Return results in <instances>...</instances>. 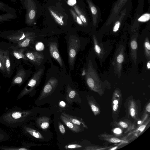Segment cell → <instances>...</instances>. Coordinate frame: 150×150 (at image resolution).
<instances>
[{
	"label": "cell",
	"mask_w": 150,
	"mask_h": 150,
	"mask_svg": "<svg viewBox=\"0 0 150 150\" xmlns=\"http://www.w3.org/2000/svg\"><path fill=\"white\" fill-rule=\"evenodd\" d=\"M33 112L31 110H22L20 107H14L0 116V123L9 127H19L28 121Z\"/></svg>",
	"instance_id": "obj_1"
},
{
	"label": "cell",
	"mask_w": 150,
	"mask_h": 150,
	"mask_svg": "<svg viewBox=\"0 0 150 150\" xmlns=\"http://www.w3.org/2000/svg\"><path fill=\"white\" fill-rule=\"evenodd\" d=\"M23 8L26 10L25 23L28 26L34 25L36 20L37 9L35 0H21Z\"/></svg>",
	"instance_id": "obj_2"
},
{
	"label": "cell",
	"mask_w": 150,
	"mask_h": 150,
	"mask_svg": "<svg viewBox=\"0 0 150 150\" xmlns=\"http://www.w3.org/2000/svg\"><path fill=\"white\" fill-rule=\"evenodd\" d=\"M0 35L5 37L9 41L17 44L27 37L35 34L28 28H24L16 30L5 31L1 33Z\"/></svg>",
	"instance_id": "obj_3"
},
{
	"label": "cell",
	"mask_w": 150,
	"mask_h": 150,
	"mask_svg": "<svg viewBox=\"0 0 150 150\" xmlns=\"http://www.w3.org/2000/svg\"><path fill=\"white\" fill-rule=\"evenodd\" d=\"M44 72V69L40 68L37 70L27 82L25 86L18 95L17 99H21L25 95L32 96V92L38 84Z\"/></svg>",
	"instance_id": "obj_4"
},
{
	"label": "cell",
	"mask_w": 150,
	"mask_h": 150,
	"mask_svg": "<svg viewBox=\"0 0 150 150\" xmlns=\"http://www.w3.org/2000/svg\"><path fill=\"white\" fill-rule=\"evenodd\" d=\"M80 47L79 41L77 39L71 36L68 43V54L69 64L70 66L74 64L78 49Z\"/></svg>",
	"instance_id": "obj_5"
},
{
	"label": "cell",
	"mask_w": 150,
	"mask_h": 150,
	"mask_svg": "<svg viewBox=\"0 0 150 150\" xmlns=\"http://www.w3.org/2000/svg\"><path fill=\"white\" fill-rule=\"evenodd\" d=\"M58 80L54 77L50 78L44 86L41 93L39 99L49 96L54 91L58 84Z\"/></svg>",
	"instance_id": "obj_6"
},
{
	"label": "cell",
	"mask_w": 150,
	"mask_h": 150,
	"mask_svg": "<svg viewBox=\"0 0 150 150\" xmlns=\"http://www.w3.org/2000/svg\"><path fill=\"white\" fill-rule=\"evenodd\" d=\"M24 54L29 61L36 65H40L44 59L43 54L37 52L27 51Z\"/></svg>",
	"instance_id": "obj_7"
},
{
	"label": "cell",
	"mask_w": 150,
	"mask_h": 150,
	"mask_svg": "<svg viewBox=\"0 0 150 150\" xmlns=\"http://www.w3.org/2000/svg\"><path fill=\"white\" fill-rule=\"evenodd\" d=\"M26 73L25 71L23 69H18L15 76L13 78L11 83V86L18 85L21 86L25 81Z\"/></svg>",
	"instance_id": "obj_8"
},
{
	"label": "cell",
	"mask_w": 150,
	"mask_h": 150,
	"mask_svg": "<svg viewBox=\"0 0 150 150\" xmlns=\"http://www.w3.org/2000/svg\"><path fill=\"white\" fill-rule=\"evenodd\" d=\"M49 47L51 56L58 62L61 67H63V63L58 51L57 43L55 42L50 43Z\"/></svg>",
	"instance_id": "obj_9"
},
{
	"label": "cell",
	"mask_w": 150,
	"mask_h": 150,
	"mask_svg": "<svg viewBox=\"0 0 150 150\" xmlns=\"http://www.w3.org/2000/svg\"><path fill=\"white\" fill-rule=\"evenodd\" d=\"M67 93L65 99L68 103H72L78 101L79 97L78 93L75 90L71 88L69 85L67 87Z\"/></svg>",
	"instance_id": "obj_10"
},
{
	"label": "cell",
	"mask_w": 150,
	"mask_h": 150,
	"mask_svg": "<svg viewBox=\"0 0 150 150\" xmlns=\"http://www.w3.org/2000/svg\"><path fill=\"white\" fill-rule=\"evenodd\" d=\"M11 48L12 50L11 54L17 59L29 61L24 54L25 50V48H18L13 46L11 47Z\"/></svg>",
	"instance_id": "obj_11"
},
{
	"label": "cell",
	"mask_w": 150,
	"mask_h": 150,
	"mask_svg": "<svg viewBox=\"0 0 150 150\" xmlns=\"http://www.w3.org/2000/svg\"><path fill=\"white\" fill-rule=\"evenodd\" d=\"M21 127L24 133L37 139H44V137L40 133L29 126L24 124Z\"/></svg>",
	"instance_id": "obj_12"
},
{
	"label": "cell",
	"mask_w": 150,
	"mask_h": 150,
	"mask_svg": "<svg viewBox=\"0 0 150 150\" xmlns=\"http://www.w3.org/2000/svg\"><path fill=\"white\" fill-rule=\"evenodd\" d=\"M60 118L65 125L72 131L76 133L81 131L80 127L78 125L73 123L63 115H61Z\"/></svg>",
	"instance_id": "obj_13"
},
{
	"label": "cell",
	"mask_w": 150,
	"mask_h": 150,
	"mask_svg": "<svg viewBox=\"0 0 150 150\" xmlns=\"http://www.w3.org/2000/svg\"><path fill=\"white\" fill-rule=\"evenodd\" d=\"M4 62L6 74L9 75L11 72V66L9 53L8 50L3 51Z\"/></svg>",
	"instance_id": "obj_14"
},
{
	"label": "cell",
	"mask_w": 150,
	"mask_h": 150,
	"mask_svg": "<svg viewBox=\"0 0 150 150\" xmlns=\"http://www.w3.org/2000/svg\"><path fill=\"white\" fill-rule=\"evenodd\" d=\"M50 120L48 117H41L37 119L36 123L40 128L42 129H46L49 127Z\"/></svg>",
	"instance_id": "obj_15"
},
{
	"label": "cell",
	"mask_w": 150,
	"mask_h": 150,
	"mask_svg": "<svg viewBox=\"0 0 150 150\" xmlns=\"http://www.w3.org/2000/svg\"><path fill=\"white\" fill-rule=\"evenodd\" d=\"M34 39V35L27 37L17 44L16 47L18 48H25L29 46Z\"/></svg>",
	"instance_id": "obj_16"
},
{
	"label": "cell",
	"mask_w": 150,
	"mask_h": 150,
	"mask_svg": "<svg viewBox=\"0 0 150 150\" xmlns=\"http://www.w3.org/2000/svg\"><path fill=\"white\" fill-rule=\"evenodd\" d=\"M0 10L7 13L16 14V11L15 9L1 1H0Z\"/></svg>",
	"instance_id": "obj_17"
},
{
	"label": "cell",
	"mask_w": 150,
	"mask_h": 150,
	"mask_svg": "<svg viewBox=\"0 0 150 150\" xmlns=\"http://www.w3.org/2000/svg\"><path fill=\"white\" fill-rule=\"evenodd\" d=\"M49 11L51 15L56 22L60 25H64V22L62 17L57 12L54 10L50 8Z\"/></svg>",
	"instance_id": "obj_18"
},
{
	"label": "cell",
	"mask_w": 150,
	"mask_h": 150,
	"mask_svg": "<svg viewBox=\"0 0 150 150\" xmlns=\"http://www.w3.org/2000/svg\"><path fill=\"white\" fill-rule=\"evenodd\" d=\"M62 114L73 123L78 125H82L84 126H85L83 122L81 121L80 118L68 114L65 112H62Z\"/></svg>",
	"instance_id": "obj_19"
},
{
	"label": "cell",
	"mask_w": 150,
	"mask_h": 150,
	"mask_svg": "<svg viewBox=\"0 0 150 150\" xmlns=\"http://www.w3.org/2000/svg\"><path fill=\"white\" fill-rule=\"evenodd\" d=\"M17 17L16 14H12L7 13L0 15V25L2 23L10 21L15 19Z\"/></svg>",
	"instance_id": "obj_20"
},
{
	"label": "cell",
	"mask_w": 150,
	"mask_h": 150,
	"mask_svg": "<svg viewBox=\"0 0 150 150\" xmlns=\"http://www.w3.org/2000/svg\"><path fill=\"white\" fill-rule=\"evenodd\" d=\"M74 10L78 16L79 17L83 23L86 24L87 23V21L85 16L81 10L76 5L74 6Z\"/></svg>",
	"instance_id": "obj_21"
},
{
	"label": "cell",
	"mask_w": 150,
	"mask_h": 150,
	"mask_svg": "<svg viewBox=\"0 0 150 150\" xmlns=\"http://www.w3.org/2000/svg\"><path fill=\"white\" fill-rule=\"evenodd\" d=\"M0 150H29L30 149L25 146H0Z\"/></svg>",
	"instance_id": "obj_22"
},
{
	"label": "cell",
	"mask_w": 150,
	"mask_h": 150,
	"mask_svg": "<svg viewBox=\"0 0 150 150\" xmlns=\"http://www.w3.org/2000/svg\"><path fill=\"white\" fill-rule=\"evenodd\" d=\"M70 13L76 22L80 25H82L83 24L81 20L73 9H70Z\"/></svg>",
	"instance_id": "obj_23"
},
{
	"label": "cell",
	"mask_w": 150,
	"mask_h": 150,
	"mask_svg": "<svg viewBox=\"0 0 150 150\" xmlns=\"http://www.w3.org/2000/svg\"><path fill=\"white\" fill-rule=\"evenodd\" d=\"M0 70L3 74H6L5 68L4 67L3 51L0 50Z\"/></svg>",
	"instance_id": "obj_24"
},
{
	"label": "cell",
	"mask_w": 150,
	"mask_h": 150,
	"mask_svg": "<svg viewBox=\"0 0 150 150\" xmlns=\"http://www.w3.org/2000/svg\"><path fill=\"white\" fill-rule=\"evenodd\" d=\"M9 138L8 134L4 130L0 128V142L7 140Z\"/></svg>",
	"instance_id": "obj_25"
},
{
	"label": "cell",
	"mask_w": 150,
	"mask_h": 150,
	"mask_svg": "<svg viewBox=\"0 0 150 150\" xmlns=\"http://www.w3.org/2000/svg\"><path fill=\"white\" fill-rule=\"evenodd\" d=\"M150 19V14L148 13H145L138 19V21L141 22H144L149 21Z\"/></svg>",
	"instance_id": "obj_26"
},
{
	"label": "cell",
	"mask_w": 150,
	"mask_h": 150,
	"mask_svg": "<svg viewBox=\"0 0 150 150\" xmlns=\"http://www.w3.org/2000/svg\"><path fill=\"white\" fill-rule=\"evenodd\" d=\"M82 146L80 145L74 144L66 145L64 148L66 149H74L80 148Z\"/></svg>",
	"instance_id": "obj_27"
},
{
	"label": "cell",
	"mask_w": 150,
	"mask_h": 150,
	"mask_svg": "<svg viewBox=\"0 0 150 150\" xmlns=\"http://www.w3.org/2000/svg\"><path fill=\"white\" fill-rule=\"evenodd\" d=\"M35 48L37 51H41L43 50L44 48L43 44L41 42L37 43L35 45Z\"/></svg>",
	"instance_id": "obj_28"
},
{
	"label": "cell",
	"mask_w": 150,
	"mask_h": 150,
	"mask_svg": "<svg viewBox=\"0 0 150 150\" xmlns=\"http://www.w3.org/2000/svg\"><path fill=\"white\" fill-rule=\"evenodd\" d=\"M87 83L88 86L91 88H93L94 86V82L93 79L90 77L87 79Z\"/></svg>",
	"instance_id": "obj_29"
},
{
	"label": "cell",
	"mask_w": 150,
	"mask_h": 150,
	"mask_svg": "<svg viewBox=\"0 0 150 150\" xmlns=\"http://www.w3.org/2000/svg\"><path fill=\"white\" fill-rule=\"evenodd\" d=\"M87 1L88 2L89 5H90V10L92 13L93 15L96 14L97 12V10L96 7L93 6L91 5L88 1Z\"/></svg>",
	"instance_id": "obj_30"
},
{
	"label": "cell",
	"mask_w": 150,
	"mask_h": 150,
	"mask_svg": "<svg viewBox=\"0 0 150 150\" xmlns=\"http://www.w3.org/2000/svg\"><path fill=\"white\" fill-rule=\"evenodd\" d=\"M59 127V131L62 134H64L65 133V129L63 125L60 122L58 123Z\"/></svg>",
	"instance_id": "obj_31"
},
{
	"label": "cell",
	"mask_w": 150,
	"mask_h": 150,
	"mask_svg": "<svg viewBox=\"0 0 150 150\" xmlns=\"http://www.w3.org/2000/svg\"><path fill=\"white\" fill-rule=\"evenodd\" d=\"M120 24V22L119 21H117L115 23L113 28V32H116L118 30Z\"/></svg>",
	"instance_id": "obj_32"
},
{
	"label": "cell",
	"mask_w": 150,
	"mask_h": 150,
	"mask_svg": "<svg viewBox=\"0 0 150 150\" xmlns=\"http://www.w3.org/2000/svg\"><path fill=\"white\" fill-rule=\"evenodd\" d=\"M131 46L132 48L133 49H136L137 47V42L134 40L132 41L131 43Z\"/></svg>",
	"instance_id": "obj_33"
},
{
	"label": "cell",
	"mask_w": 150,
	"mask_h": 150,
	"mask_svg": "<svg viewBox=\"0 0 150 150\" xmlns=\"http://www.w3.org/2000/svg\"><path fill=\"white\" fill-rule=\"evenodd\" d=\"M124 60V57L122 54L119 55L117 58V61L119 63H121Z\"/></svg>",
	"instance_id": "obj_34"
},
{
	"label": "cell",
	"mask_w": 150,
	"mask_h": 150,
	"mask_svg": "<svg viewBox=\"0 0 150 150\" xmlns=\"http://www.w3.org/2000/svg\"><path fill=\"white\" fill-rule=\"evenodd\" d=\"M110 141L112 143H118L120 142L121 140L117 138L113 137L111 138Z\"/></svg>",
	"instance_id": "obj_35"
},
{
	"label": "cell",
	"mask_w": 150,
	"mask_h": 150,
	"mask_svg": "<svg viewBox=\"0 0 150 150\" xmlns=\"http://www.w3.org/2000/svg\"><path fill=\"white\" fill-rule=\"evenodd\" d=\"M91 108L93 112H98V108L94 105L91 104Z\"/></svg>",
	"instance_id": "obj_36"
},
{
	"label": "cell",
	"mask_w": 150,
	"mask_h": 150,
	"mask_svg": "<svg viewBox=\"0 0 150 150\" xmlns=\"http://www.w3.org/2000/svg\"><path fill=\"white\" fill-rule=\"evenodd\" d=\"M95 50L96 52L98 53H100L101 51V49L99 46L97 45H96L95 46Z\"/></svg>",
	"instance_id": "obj_37"
},
{
	"label": "cell",
	"mask_w": 150,
	"mask_h": 150,
	"mask_svg": "<svg viewBox=\"0 0 150 150\" xmlns=\"http://www.w3.org/2000/svg\"><path fill=\"white\" fill-rule=\"evenodd\" d=\"M120 125L123 127L126 128L127 127L128 125L127 124L124 122H120Z\"/></svg>",
	"instance_id": "obj_38"
},
{
	"label": "cell",
	"mask_w": 150,
	"mask_h": 150,
	"mask_svg": "<svg viewBox=\"0 0 150 150\" xmlns=\"http://www.w3.org/2000/svg\"><path fill=\"white\" fill-rule=\"evenodd\" d=\"M114 132L117 134H120L121 133L122 131L120 129L116 128L114 130Z\"/></svg>",
	"instance_id": "obj_39"
},
{
	"label": "cell",
	"mask_w": 150,
	"mask_h": 150,
	"mask_svg": "<svg viewBox=\"0 0 150 150\" xmlns=\"http://www.w3.org/2000/svg\"><path fill=\"white\" fill-rule=\"evenodd\" d=\"M130 113L131 116L133 117L135 115V110L133 108H131L130 110Z\"/></svg>",
	"instance_id": "obj_40"
},
{
	"label": "cell",
	"mask_w": 150,
	"mask_h": 150,
	"mask_svg": "<svg viewBox=\"0 0 150 150\" xmlns=\"http://www.w3.org/2000/svg\"><path fill=\"white\" fill-rule=\"evenodd\" d=\"M59 105L61 107L64 108L66 104L64 101H62L60 102Z\"/></svg>",
	"instance_id": "obj_41"
},
{
	"label": "cell",
	"mask_w": 150,
	"mask_h": 150,
	"mask_svg": "<svg viewBox=\"0 0 150 150\" xmlns=\"http://www.w3.org/2000/svg\"><path fill=\"white\" fill-rule=\"evenodd\" d=\"M145 45L146 47L148 50H150V45L149 43L147 42H145Z\"/></svg>",
	"instance_id": "obj_42"
},
{
	"label": "cell",
	"mask_w": 150,
	"mask_h": 150,
	"mask_svg": "<svg viewBox=\"0 0 150 150\" xmlns=\"http://www.w3.org/2000/svg\"><path fill=\"white\" fill-rule=\"evenodd\" d=\"M145 125H142L140 126L138 128V130L140 131L141 132L143 131L145 128Z\"/></svg>",
	"instance_id": "obj_43"
},
{
	"label": "cell",
	"mask_w": 150,
	"mask_h": 150,
	"mask_svg": "<svg viewBox=\"0 0 150 150\" xmlns=\"http://www.w3.org/2000/svg\"><path fill=\"white\" fill-rule=\"evenodd\" d=\"M118 104H114L113 106V110L114 111H116L117 109L118 108Z\"/></svg>",
	"instance_id": "obj_44"
},
{
	"label": "cell",
	"mask_w": 150,
	"mask_h": 150,
	"mask_svg": "<svg viewBox=\"0 0 150 150\" xmlns=\"http://www.w3.org/2000/svg\"><path fill=\"white\" fill-rule=\"evenodd\" d=\"M146 109L149 112H150V103H149L146 107Z\"/></svg>",
	"instance_id": "obj_45"
},
{
	"label": "cell",
	"mask_w": 150,
	"mask_h": 150,
	"mask_svg": "<svg viewBox=\"0 0 150 150\" xmlns=\"http://www.w3.org/2000/svg\"><path fill=\"white\" fill-rule=\"evenodd\" d=\"M113 103L114 104H118V101L117 100H114L113 101Z\"/></svg>",
	"instance_id": "obj_46"
},
{
	"label": "cell",
	"mask_w": 150,
	"mask_h": 150,
	"mask_svg": "<svg viewBox=\"0 0 150 150\" xmlns=\"http://www.w3.org/2000/svg\"><path fill=\"white\" fill-rule=\"evenodd\" d=\"M147 67L148 69H149L150 67V62H149L147 63Z\"/></svg>",
	"instance_id": "obj_47"
},
{
	"label": "cell",
	"mask_w": 150,
	"mask_h": 150,
	"mask_svg": "<svg viewBox=\"0 0 150 150\" xmlns=\"http://www.w3.org/2000/svg\"><path fill=\"white\" fill-rule=\"evenodd\" d=\"M10 0L11 2H13V3L16 4V0Z\"/></svg>",
	"instance_id": "obj_48"
},
{
	"label": "cell",
	"mask_w": 150,
	"mask_h": 150,
	"mask_svg": "<svg viewBox=\"0 0 150 150\" xmlns=\"http://www.w3.org/2000/svg\"><path fill=\"white\" fill-rule=\"evenodd\" d=\"M117 147L116 146L115 147H113V148L110 149V150H113L115 149L116 148H117Z\"/></svg>",
	"instance_id": "obj_49"
},
{
	"label": "cell",
	"mask_w": 150,
	"mask_h": 150,
	"mask_svg": "<svg viewBox=\"0 0 150 150\" xmlns=\"http://www.w3.org/2000/svg\"><path fill=\"white\" fill-rule=\"evenodd\" d=\"M141 123V121H139L138 122V124H139Z\"/></svg>",
	"instance_id": "obj_50"
},
{
	"label": "cell",
	"mask_w": 150,
	"mask_h": 150,
	"mask_svg": "<svg viewBox=\"0 0 150 150\" xmlns=\"http://www.w3.org/2000/svg\"><path fill=\"white\" fill-rule=\"evenodd\" d=\"M0 89H1V86H0Z\"/></svg>",
	"instance_id": "obj_51"
},
{
	"label": "cell",
	"mask_w": 150,
	"mask_h": 150,
	"mask_svg": "<svg viewBox=\"0 0 150 150\" xmlns=\"http://www.w3.org/2000/svg\"><path fill=\"white\" fill-rule=\"evenodd\" d=\"M21 0H20V1H21Z\"/></svg>",
	"instance_id": "obj_52"
}]
</instances>
